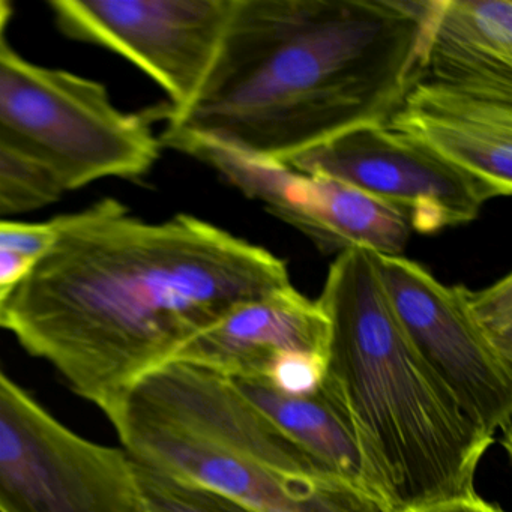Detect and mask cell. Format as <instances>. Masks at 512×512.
I'll return each instance as SVG.
<instances>
[{
    "label": "cell",
    "mask_w": 512,
    "mask_h": 512,
    "mask_svg": "<svg viewBox=\"0 0 512 512\" xmlns=\"http://www.w3.org/2000/svg\"><path fill=\"white\" fill-rule=\"evenodd\" d=\"M52 221L0 328L100 409L236 305L292 286L271 251L193 215L149 223L104 199Z\"/></svg>",
    "instance_id": "1"
},
{
    "label": "cell",
    "mask_w": 512,
    "mask_h": 512,
    "mask_svg": "<svg viewBox=\"0 0 512 512\" xmlns=\"http://www.w3.org/2000/svg\"><path fill=\"white\" fill-rule=\"evenodd\" d=\"M431 0H233L196 100L161 118V148L209 143L286 166L388 125L421 79Z\"/></svg>",
    "instance_id": "2"
},
{
    "label": "cell",
    "mask_w": 512,
    "mask_h": 512,
    "mask_svg": "<svg viewBox=\"0 0 512 512\" xmlns=\"http://www.w3.org/2000/svg\"><path fill=\"white\" fill-rule=\"evenodd\" d=\"M316 302L329 325L319 394L355 443L371 502L398 512L475 494L476 470L494 439L469 421L407 340L373 251L338 253Z\"/></svg>",
    "instance_id": "3"
},
{
    "label": "cell",
    "mask_w": 512,
    "mask_h": 512,
    "mask_svg": "<svg viewBox=\"0 0 512 512\" xmlns=\"http://www.w3.org/2000/svg\"><path fill=\"white\" fill-rule=\"evenodd\" d=\"M101 410L136 466L256 512H380L211 368L166 362Z\"/></svg>",
    "instance_id": "4"
},
{
    "label": "cell",
    "mask_w": 512,
    "mask_h": 512,
    "mask_svg": "<svg viewBox=\"0 0 512 512\" xmlns=\"http://www.w3.org/2000/svg\"><path fill=\"white\" fill-rule=\"evenodd\" d=\"M0 149L80 190L103 179L136 181L161 145L142 113L113 104L103 83L41 67L0 44Z\"/></svg>",
    "instance_id": "5"
},
{
    "label": "cell",
    "mask_w": 512,
    "mask_h": 512,
    "mask_svg": "<svg viewBox=\"0 0 512 512\" xmlns=\"http://www.w3.org/2000/svg\"><path fill=\"white\" fill-rule=\"evenodd\" d=\"M0 512H146L124 449L65 427L2 365Z\"/></svg>",
    "instance_id": "6"
},
{
    "label": "cell",
    "mask_w": 512,
    "mask_h": 512,
    "mask_svg": "<svg viewBox=\"0 0 512 512\" xmlns=\"http://www.w3.org/2000/svg\"><path fill=\"white\" fill-rule=\"evenodd\" d=\"M59 31L116 53L148 74L169 103L149 121L187 109L220 49L233 0H53Z\"/></svg>",
    "instance_id": "7"
},
{
    "label": "cell",
    "mask_w": 512,
    "mask_h": 512,
    "mask_svg": "<svg viewBox=\"0 0 512 512\" xmlns=\"http://www.w3.org/2000/svg\"><path fill=\"white\" fill-rule=\"evenodd\" d=\"M373 256L392 313L413 349L469 421L491 439L502 431L509 448L512 364L479 334L454 287L407 257Z\"/></svg>",
    "instance_id": "8"
},
{
    "label": "cell",
    "mask_w": 512,
    "mask_h": 512,
    "mask_svg": "<svg viewBox=\"0 0 512 512\" xmlns=\"http://www.w3.org/2000/svg\"><path fill=\"white\" fill-rule=\"evenodd\" d=\"M286 166L356 188L406 214L424 235L476 220L493 200L481 182L388 125L347 131Z\"/></svg>",
    "instance_id": "9"
},
{
    "label": "cell",
    "mask_w": 512,
    "mask_h": 512,
    "mask_svg": "<svg viewBox=\"0 0 512 512\" xmlns=\"http://www.w3.org/2000/svg\"><path fill=\"white\" fill-rule=\"evenodd\" d=\"M176 151L217 170L233 187L307 235L323 253L362 247L401 256L412 226L406 214L343 182L304 175L209 143Z\"/></svg>",
    "instance_id": "10"
},
{
    "label": "cell",
    "mask_w": 512,
    "mask_h": 512,
    "mask_svg": "<svg viewBox=\"0 0 512 512\" xmlns=\"http://www.w3.org/2000/svg\"><path fill=\"white\" fill-rule=\"evenodd\" d=\"M388 127L481 182L493 199L512 191V98L419 79Z\"/></svg>",
    "instance_id": "11"
},
{
    "label": "cell",
    "mask_w": 512,
    "mask_h": 512,
    "mask_svg": "<svg viewBox=\"0 0 512 512\" xmlns=\"http://www.w3.org/2000/svg\"><path fill=\"white\" fill-rule=\"evenodd\" d=\"M329 325L317 302L293 286L227 311L191 338L173 361L211 368L236 380L262 379L280 353L328 356Z\"/></svg>",
    "instance_id": "12"
},
{
    "label": "cell",
    "mask_w": 512,
    "mask_h": 512,
    "mask_svg": "<svg viewBox=\"0 0 512 512\" xmlns=\"http://www.w3.org/2000/svg\"><path fill=\"white\" fill-rule=\"evenodd\" d=\"M421 79L512 98V0H431Z\"/></svg>",
    "instance_id": "13"
},
{
    "label": "cell",
    "mask_w": 512,
    "mask_h": 512,
    "mask_svg": "<svg viewBox=\"0 0 512 512\" xmlns=\"http://www.w3.org/2000/svg\"><path fill=\"white\" fill-rule=\"evenodd\" d=\"M232 380L281 430L362 491L361 464L355 443L319 392L313 397H289L256 380Z\"/></svg>",
    "instance_id": "14"
},
{
    "label": "cell",
    "mask_w": 512,
    "mask_h": 512,
    "mask_svg": "<svg viewBox=\"0 0 512 512\" xmlns=\"http://www.w3.org/2000/svg\"><path fill=\"white\" fill-rule=\"evenodd\" d=\"M464 311L500 358L512 364V275L484 289L454 286Z\"/></svg>",
    "instance_id": "15"
},
{
    "label": "cell",
    "mask_w": 512,
    "mask_h": 512,
    "mask_svg": "<svg viewBox=\"0 0 512 512\" xmlns=\"http://www.w3.org/2000/svg\"><path fill=\"white\" fill-rule=\"evenodd\" d=\"M64 194L52 176L0 149V218L38 211Z\"/></svg>",
    "instance_id": "16"
},
{
    "label": "cell",
    "mask_w": 512,
    "mask_h": 512,
    "mask_svg": "<svg viewBox=\"0 0 512 512\" xmlns=\"http://www.w3.org/2000/svg\"><path fill=\"white\" fill-rule=\"evenodd\" d=\"M53 221L29 223V221L0 218V287L13 289L55 241Z\"/></svg>",
    "instance_id": "17"
},
{
    "label": "cell",
    "mask_w": 512,
    "mask_h": 512,
    "mask_svg": "<svg viewBox=\"0 0 512 512\" xmlns=\"http://www.w3.org/2000/svg\"><path fill=\"white\" fill-rule=\"evenodd\" d=\"M136 473L146 512H256L214 491L173 481L139 466Z\"/></svg>",
    "instance_id": "18"
},
{
    "label": "cell",
    "mask_w": 512,
    "mask_h": 512,
    "mask_svg": "<svg viewBox=\"0 0 512 512\" xmlns=\"http://www.w3.org/2000/svg\"><path fill=\"white\" fill-rule=\"evenodd\" d=\"M326 364L328 358L319 353H280L256 382L289 397H313L322 388Z\"/></svg>",
    "instance_id": "19"
},
{
    "label": "cell",
    "mask_w": 512,
    "mask_h": 512,
    "mask_svg": "<svg viewBox=\"0 0 512 512\" xmlns=\"http://www.w3.org/2000/svg\"><path fill=\"white\" fill-rule=\"evenodd\" d=\"M398 512H505L493 503L487 502L478 496L458 497V499L443 500V502L430 503V505L416 506Z\"/></svg>",
    "instance_id": "20"
},
{
    "label": "cell",
    "mask_w": 512,
    "mask_h": 512,
    "mask_svg": "<svg viewBox=\"0 0 512 512\" xmlns=\"http://www.w3.org/2000/svg\"><path fill=\"white\" fill-rule=\"evenodd\" d=\"M11 17H13V5L7 0H0V44L5 41V31H7Z\"/></svg>",
    "instance_id": "21"
},
{
    "label": "cell",
    "mask_w": 512,
    "mask_h": 512,
    "mask_svg": "<svg viewBox=\"0 0 512 512\" xmlns=\"http://www.w3.org/2000/svg\"><path fill=\"white\" fill-rule=\"evenodd\" d=\"M10 292L11 289H2V287H0V317H2V310H4L5 301H7Z\"/></svg>",
    "instance_id": "22"
}]
</instances>
